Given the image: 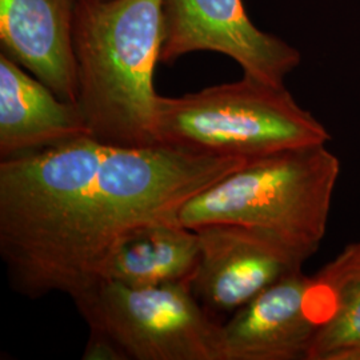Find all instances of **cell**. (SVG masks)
Wrapping results in <instances>:
<instances>
[{
	"instance_id": "cell-6",
	"label": "cell",
	"mask_w": 360,
	"mask_h": 360,
	"mask_svg": "<svg viewBox=\"0 0 360 360\" xmlns=\"http://www.w3.org/2000/svg\"><path fill=\"white\" fill-rule=\"evenodd\" d=\"M162 27L160 62L166 65L191 52H218L245 77L284 86L300 63L295 47L251 22L243 0H162Z\"/></svg>"
},
{
	"instance_id": "cell-2",
	"label": "cell",
	"mask_w": 360,
	"mask_h": 360,
	"mask_svg": "<svg viewBox=\"0 0 360 360\" xmlns=\"http://www.w3.org/2000/svg\"><path fill=\"white\" fill-rule=\"evenodd\" d=\"M162 41V0H77V104L91 138L158 146L154 75Z\"/></svg>"
},
{
	"instance_id": "cell-9",
	"label": "cell",
	"mask_w": 360,
	"mask_h": 360,
	"mask_svg": "<svg viewBox=\"0 0 360 360\" xmlns=\"http://www.w3.org/2000/svg\"><path fill=\"white\" fill-rule=\"evenodd\" d=\"M77 0H0L1 53L77 103L74 43Z\"/></svg>"
},
{
	"instance_id": "cell-13",
	"label": "cell",
	"mask_w": 360,
	"mask_h": 360,
	"mask_svg": "<svg viewBox=\"0 0 360 360\" xmlns=\"http://www.w3.org/2000/svg\"><path fill=\"white\" fill-rule=\"evenodd\" d=\"M84 360H123L115 346L103 335L91 333L83 354Z\"/></svg>"
},
{
	"instance_id": "cell-3",
	"label": "cell",
	"mask_w": 360,
	"mask_h": 360,
	"mask_svg": "<svg viewBox=\"0 0 360 360\" xmlns=\"http://www.w3.org/2000/svg\"><path fill=\"white\" fill-rule=\"evenodd\" d=\"M339 175L340 162L327 144L250 159L186 202L180 224L243 226L309 260L327 231Z\"/></svg>"
},
{
	"instance_id": "cell-5",
	"label": "cell",
	"mask_w": 360,
	"mask_h": 360,
	"mask_svg": "<svg viewBox=\"0 0 360 360\" xmlns=\"http://www.w3.org/2000/svg\"><path fill=\"white\" fill-rule=\"evenodd\" d=\"M91 333L123 360H220V328L191 282L134 287L98 279L71 296Z\"/></svg>"
},
{
	"instance_id": "cell-10",
	"label": "cell",
	"mask_w": 360,
	"mask_h": 360,
	"mask_svg": "<svg viewBox=\"0 0 360 360\" xmlns=\"http://www.w3.org/2000/svg\"><path fill=\"white\" fill-rule=\"evenodd\" d=\"M90 136L77 103L0 53V160Z\"/></svg>"
},
{
	"instance_id": "cell-8",
	"label": "cell",
	"mask_w": 360,
	"mask_h": 360,
	"mask_svg": "<svg viewBox=\"0 0 360 360\" xmlns=\"http://www.w3.org/2000/svg\"><path fill=\"white\" fill-rule=\"evenodd\" d=\"M312 278L292 271L221 323L220 360H307L318 324L309 307Z\"/></svg>"
},
{
	"instance_id": "cell-1",
	"label": "cell",
	"mask_w": 360,
	"mask_h": 360,
	"mask_svg": "<svg viewBox=\"0 0 360 360\" xmlns=\"http://www.w3.org/2000/svg\"><path fill=\"white\" fill-rule=\"evenodd\" d=\"M247 159L126 147L82 136L0 160V257L13 291L74 296L116 245L180 208Z\"/></svg>"
},
{
	"instance_id": "cell-7",
	"label": "cell",
	"mask_w": 360,
	"mask_h": 360,
	"mask_svg": "<svg viewBox=\"0 0 360 360\" xmlns=\"http://www.w3.org/2000/svg\"><path fill=\"white\" fill-rule=\"evenodd\" d=\"M195 231L200 252L193 294L212 315L233 314L307 262L269 235L243 226L214 223Z\"/></svg>"
},
{
	"instance_id": "cell-4",
	"label": "cell",
	"mask_w": 360,
	"mask_h": 360,
	"mask_svg": "<svg viewBox=\"0 0 360 360\" xmlns=\"http://www.w3.org/2000/svg\"><path fill=\"white\" fill-rule=\"evenodd\" d=\"M155 132L158 146L247 160L331 141L285 86L245 75L183 96L159 95Z\"/></svg>"
},
{
	"instance_id": "cell-11",
	"label": "cell",
	"mask_w": 360,
	"mask_h": 360,
	"mask_svg": "<svg viewBox=\"0 0 360 360\" xmlns=\"http://www.w3.org/2000/svg\"><path fill=\"white\" fill-rule=\"evenodd\" d=\"M309 307L318 327L307 360H360V239L312 278Z\"/></svg>"
},
{
	"instance_id": "cell-12",
	"label": "cell",
	"mask_w": 360,
	"mask_h": 360,
	"mask_svg": "<svg viewBox=\"0 0 360 360\" xmlns=\"http://www.w3.org/2000/svg\"><path fill=\"white\" fill-rule=\"evenodd\" d=\"M199 252L198 233L180 221L146 224L116 245L101 279L134 287L193 283Z\"/></svg>"
}]
</instances>
